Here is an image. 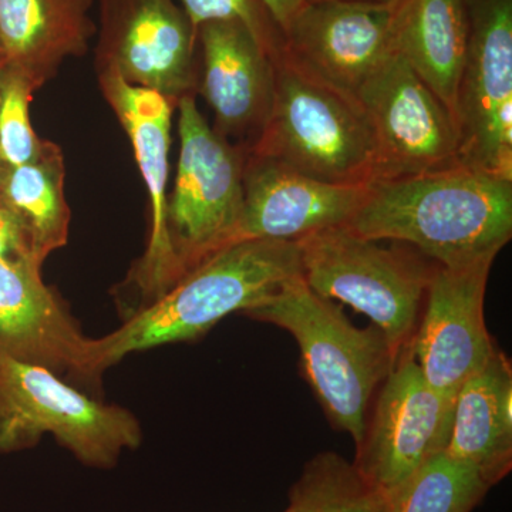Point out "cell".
<instances>
[{
    "label": "cell",
    "mask_w": 512,
    "mask_h": 512,
    "mask_svg": "<svg viewBox=\"0 0 512 512\" xmlns=\"http://www.w3.org/2000/svg\"><path fill=\"white\" fill-rule=\"evenodd\" d=\"M64 173L62 150L50 141L33 163L8 167L0 188V200L25 224L42 264L69 239L72 212L64 195Z\"/></svg>",
    "instance_id": "44dd1931"
},
{
    "label": "cell",
    "mask_w": 512,
    "mask_h": 512,
    "mask_svg": "<svg viewBox=\"0 0 512 512\" xmlns=\"http://www.w3.org/2000/svg\"><path fill=\"white\" fill-rule=\"evenodd\" d=\"M180 156L168 197L167 232L180 279L234 244L244 207L247 151L205 121L195 96L177 103Z\"/></svg>",
    "instance_id": "52a82bcc"
},
{
    "label": "cell",
    "mask_w": 512,
    "mask_h": 512,
    "mask_svg": "<svg viewBox=\"0 0 512 512\" xmlns=\"http://www.w3.org/2000/svg\"><path fill=\"white\" fill-rule=\"evenodd\" d=\"M353 464L389 497L431 458L446 453L454 400L436 392L406 348L382 383Z\"/></svg>",
    "instance_id": "30bf717a"
},
{
    "label": "cell",
    "mask_w": 512,
    "mask_h": 512,
    "mask_svg": "<svg viewBox=\"0 0 512 512\" xmlns=\"http://www.w3.org/2000/svg\"><path fill=\"white\" fill-rule=\"evenodd\" d=\"M6 170H8V165L0 160V188H2L3 177H5Z\"/></svg>",
    "instance_id": "83f0119b"
},
{
    "label": "cell",
    "mask_w": 512,
    "mask_h": 512,
    "mask_svg": "<svg viewBox=\"0 0 512 512\" xmlns=\"http://www.w3.org/2000/svg\"><path fill=\"white\" fill-rule=\"evenodd\" d=\"M494 259L437 266L410 352L426 382L454 400L463 384L497 352L484 318L485 291Z\"/></svg>",
    "instance_id": "7c38bea8"
},
{
    "label": "cell",
    "mask_w": 512,
    "mask_h": 512,
    "mask_svg": "<svg viewBox=\"0 0 512 512\" xmlns=\"http://www.w3.org/2000/svg\"><path fill=\"white\" fill-rule=\"evenodd\" d=\"M192 28L208 22L242 23L274 62L285 52V36L262 0H180Z\"/></svg>",
    "instance_id": "d4e9b609"
},
{
    "label": "cell",
    "mask_w": 512,
    "mask_h": 512,
    "mask_svg": "<svg viewBox=\"0 0 512 512\" xmlns=\"http://www.w3.org/2000/svg\"><path fill=\"white\" fill-rule=\"evenodd\" d=\"M100 89L126 130L151 204V237L131 282L154 301L180 281L167 232L168 153L171 146L174 103L163 94L127 83L110 69L96 70Z\"/></svg>",
    "instance_id": "9a60e30c"
},
{
    "label": "cell",
    "mask_w": 512,
    "mask_h": 512,
    "mask_svg": "<svg viewBox=\"0 0 512 512\" xmlns=\"http://www.w3.org/2000/svg\"><path fill=\"white\" fill-rule=\"evenodd\" d=\"M0 356L92 386L104 373L97 339L84 335L35 265L0 261Z\"/></svg>",
    "instance_id": "5bb4252c"
},
{
    "label": "cell",
    "mask_w": 512,
    "mask_h": 512,
    "mask_svg": "<svg viewBox=\"0 0 512 512\" xmlns=\"http://www.w3.org/2000/svg\"><path fill=\"white\" fill-rule=\"evenodd\" d=\"M488 491L473 467L441 453L389 495V512H473Z\"/></svg>",
    "instance_id": "603a6c76"
},
{
    "label": "cell",
    "mask_w": 512,
    "mask_h": 512,
    "mask_svg": "<svg viewBox=\"0 0 512 512\" xmlns=\"http://www.w3.org/2000/svg\"><path fill=\"white\" fill-rule=\"evenodd\" d=\"M248 154L330 184L373 183L376 141L355 96L286 53L275 62L271 113Z\"/></svg>",
    "instance_id": "277c9868"
},
{
    "label": "cell",
    "mask_w": 512,
    "mask_h": 512,
    "mask_svg": "<svg viewBox=\"0 0 512 512\" xmlns=\"http://www.w3.org/2000/svg\"><path fill=\"white\" fill-rule=\"evenodd\" d=\"M0 261L42 268L28 229L15 211L0 200Z\"/></svg>",
    "instance_id": "484cf974"
},
{
    "label": "cell",
    "mask_w": 512,
    "mask_h": 512,
    "mask_svg": "<svg viewBox=\"0 0 512 512\" xmlns=\"http://www.w3.org/2000/svg\"><path fill=\"white\" fill-rule=\"evenodd\" d=\"M298 247L312 291L366 315L397 352L409 348L436 268L346 225L303 237Z\"/></svg>",
    "instance_id": "8992f818"
},
{
    "label": "cell",
    "mask_w": 512,
    "mask_h": 512,
    "mask_svg": "<svg viewBox=\"0 0 512 512\" xmlns=\"http://www.w3.org/2000/svg\"><path fill=\"white\" fill-rule=\"evenodd\" d=\"M346 227L406 242L447 268L495 261L512 237V181L461 163L377 181Z\"/></svg>",
    "instance_id": "6da1fadb"
},
{
    "label": "cell",
    "mask_w": 512,
    "mask_h": 512,
    "mask_svg": "<svg viewBox=\"0 0 512 512\" xmlns=\"http://www.w3.org/2000/svg\"><path fill=\"white\" fill-rule=\"evenodd\" d=\"M197 45V32L174 0H100L96 70H114L177 106L198 90Z\"/></svg>",
    "instance_id": "8fae6325"
},
{
    "label": "cell",
    "mask_w": 512,
    "mask_h": 512,
    "mask_svg": "<svg viewBox=\"0 0 512 512\" xmlns=\"http://www.w3.org/2000/svg\"><path fill=\"white\" fill-rule=\"evenodd\" d=\"M93 0H0L3 66L39 90L67 57L86 55L96 26Z\"/></svg>",
    "instance_id": "ac0fdd59"
},
{
    "label": "cell",
    "mask_w": 512,
    "mask_h": 512,
    "mask_svg": "<svg viewBox=\"0 0 512 512\" xmlns=\"http://www.w3.org/2000/svg\"><path fill=\"white\" fill-rule=\"evenodd\" d=\"M370 184H330L247 153L244 207L234 242L303 237L348 225L369 194Z\"/></svg>",
    "instance_id": "2e32d148"
},
{
    "label": "cell",
    "mask_w": 512,
    "mask_h": 512,
    "mask_svg": "<svg viewBox=\"0 0 512 512\" xmlns=\"http://www.w3.org/2000/svg\"><path fill=\"white\" fill-rule=\"evenodd\" d=\"M470 36L457 93L460 163L512 181V0H467Z\"/></svg>",
    "instance_id": "ba28073f"
},
{
    "label": "cell",
    "mask_w": 512,
    "mask_h": 512,
    "mask_svg": "<svg viewBox=\"0 0 512 512\" xmlns=\"http://www.w3.org/2000/svg\"><path fill=\"white\" fill-rule=\"evenodd\" d=\"M306 2H319V0H306ZM359 2H394V0H359Z\"/></svg>",
    "instance_id": "f1b7e54d"
},
{
    "label": "cell",
    "mask_w": 512,
    "mask_h": 512,
    "mask_svg": "<svg viewBox=\"0 0 512 512\" xmlns=\"http://www.w3.org/2000/svg\"><path fill=\"white\" fill-rule=\"evenodd\" d=\"M394 2H306L285 30V53L343 92L357 94L396 53Z\"/></svg>",
    "instance_id": "4fadbf2b"
},
{
    "label": "cell",
    "mask_w": 512,
    "mask_h": 512,
    "mask_svg": "<svg viewBox=\"0 0 512 512\" xmlns=\"http://www.w3.org/2000/svg\"><path fill=\"white\" fill-rule=\"evenodd\" d=\"M376 141L373 183L460 164L456 121L399 53L356 94Z\"/></svg>",
    "instance_id": "9c48e42d"
},
{
    "label": "cell",
    "mask_w": 512,
    "mask_h": 512,
    "mask_svg": "<svg viewBox=\"0 0 512 512\" xmlns=\"http://www.w3.org/2000/svg\"><path fill=\"white\" fill-rule=\"evenodd\" d=\"M3 64H5V62H3L2 52H0V69H2Z\"/></svg>",
    "instance_id": "f546056e"
},
{
    "label": "cell",
    "mask_w": 512,
    "mask_h": 512,
    "mask_svg": "<svg viewBox=\"0 0 512 512\" xmlns=\"http://www.w3.org/2000/svg\"><path fill=\"white\" fill-rule=\"evenodd\" d=\"M470 36L467 0H397L394 49L456 121Z\"/></svg>",
    "instance_id": "ffe728a7"
},
{
    "label": "cell",
    "mask_w": 512,
    "mask_h": 512,
    "mask_svg": "<svg viewBox=\"0 0 512 512\" xmlns=\"http://www.w3.org/2000/svg\"><path fill=\"white\" fill-rule=\"evenodd\" d=\"M299 275L298 242L245 239L218 249L119 329L97 339L101 369L134 352L201 338L231 313L268 302Z\"/></svg>",
    "instance_id": "7a4b0ae2"
},
{
    "label": "cell",
    "mask_w": 512,
    "mask_h": 512,
    "mask_svg": "<svg viewBox=\"0 0 512 512\" xmlns=\"http://www.w3.org/2000/svg\"><path fill=\"white\" fill-rule=\"evenodd\" d=\"M245 315L291 333L320 406L357 446L365 436L373 393L400 355L382 330L375 325L356 328L342 308L312 291L302 275Z\"/></svg>",
    "instance_id": "3957f363"
},
{
    "label": "cell",
    "mask_w": 512,
    "mask_h": 512,
    "mask_svg": "<svg viewBox=\"0 0 512 512\" xmlns=\"http://www.w3.org/2000/svg\"><path fill=\"white\" fill-rule=\"evenodd\" d=\"M284 512H389V497L335 451L306 461Z\"/></svg>",
    "instance_id": "7402d4cb"
},
{
    "label": "cell",
    "mask_w": 512,
    "mask_h": 512,
    "mask_svg": "<svg viewBox=\"0 0 512 512\" xmlns=\"http://www.w3.org/2000/svg\"><path fill=\"white\" fill-rule=\"evenodd\" d=\"M202 70L198 90L210 104L222 137L248 150L261 134L275 94V62L238 22H208L197 29Z\"/></svg>",
    "instance_id": "e0dca14e"
},
{
    "label": "cell",
    "mask_w": 512,
    "mask_h": 512,
    "mask_svg": "<svg viewBox=\"0 0 512 512\" xmlns=\"http://www.w3.org/2000/svg\"><path fill=\"white\" fill-rule=\"evenodd\" d=\"M46 434L101 470L143 443L140 421L124 407L87 396L45 367L0 356V453L28 450Z\"/></svg>",
    "instance_id": "5b68a950"
},
{
    "label": "cell",
    "mask_w": 512,
    "mask_h": 512,
    "mask_svg": "<svg viewBox=\"0 0 512 512\" xmlns=\"http://www.w3.org/2000/svg\"><path fill=\"white\" fill-rule=\"evenodd\" d=\"M35 86L18 70L0 69V160L8 167L29 164L42 157L50 141L37 137L29 106Z\"/></svg>",
    "instance_id": "cb8c5ba5"
},
{
    "label": "cell",
    "mask_w": 512,
    "mask_h": 512,
    "mask_svg": "<svg viewBox=\"0 0 512 512\" xmlns=\"http://www.w3.org/2000/svg\"><path fill=\"white\" fill-rule=\"evenodd\" d=\"M448 456L494 487L512 468V369L500 349L461 387L454 403Z\"/></svg>",
    "instance_id": "d6986e66"
},
{
    "label": "cell",
    "mask_w": 512,
    "mask_h": 512,
    "mask_svg": "<svg viewBox=\"0 0 512 512\" xmlns=\"http://www.w3.org/2000/svg\"><path fill=\"white\" fill-rule=\"evenodd\" d=\"M266 9L271 13L272 18L275 19L276 25L285 33L288 29L289 23L295 18L299 9L305 5L306 0H262Z\"/></svg>",
    "instance_id": "4316f807"
}]
</instances>
